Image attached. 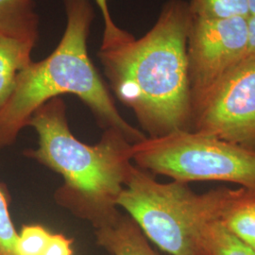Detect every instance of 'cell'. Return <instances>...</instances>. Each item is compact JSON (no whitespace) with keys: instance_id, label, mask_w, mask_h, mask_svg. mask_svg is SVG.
<instances>
[{"instance_id":"cell-1","label":"cell","mask_w":255,"mask_h":255,"mask_svg":"<svg viewBox=\"0 0 255 255\" xmlns=\"http://www.w3.org/2000/svg\"><path fill=\"white\" fill-rule=\"evenodd\" d=\"M190 23L188 5L170 0L144 36L99 51L111 88L133 111L149 137L189 129Z\"/></svg>"},{"instance_id":"cell-2","label":"cell","mask_w":255,"mask_h":255,"mask_svg":"<svg viewBox=\"0 0 255 255\" xmlns=\"http://www.w3.org/2000/svg\"><path fill=\"white\" fill-rule=\"evenodd\" d=\"M64 9L66 26L58 46L44 60L32 61L18 74L13 90L0 108V148L14 142L35 111L65 94L79 98L102 127L118 130L132 145L146 137L121 117L89 56L91 2L64 0Z\"/></svg>"},{"instance_id":"cell-3","label":"cell","mask_w":255,"mask_h":255,"mask_svg":"<svg viewBox=\"0 0 255 255\" xmlns=\"http://www.w3.org/2000/svg\"><path fill=\"white\" fill-rule=\"evenodd\" d=\"M27 126L38 134V147L26 154L60 174L64 184L56 201L95 229L119 215L118 200L132 165V144L116 129H105L101 141L87 145L70 131L61 98L34 112Z\"/></svg>"},{"instance_id":"cell-4","label":"cell","mask_w":255,"mask_h":255,"mask_svg":"<svg viewBox=\"0 0 255 255\" xmlns=\"http://www.w3.org/2000/svg\"><path fill=\"white\" fill-rule=\"evenodd\" d=\"M242 188H219L198 195L186 183H160L141 168L130 166L118 206L145 235L170 255H201V234L221 219Z\"/></svg>"},{"instance_id":"cell-5","label":"cell","mask_w":255,"mask_h":255,"mask_svg":"<svg viewBox=\"0 0 255 255\" xmlns=\"http://www.w3.org/2000/svg\"><path fill=\"white\" fill-rule=\"evenodd\" d=\"M141 168L177 182H234L255 191V151L196 130L146 137L131 146Z\"/></svg>"},{"instance_id":"cell-6","label":"cell","mask_w":255,"mask_h":255,"mask_svg":"<svg viewBox=\"0 0 255 255\" xmlns=\"http://www.w3.org/2000/svg\"><path fill=\"white\" fill-rule=\"evenodd\" d=\"M194 130L255 151V60L239 64L192 103Z\"/></svg>"},{"instance_id":"cell-7","label":"cell","mask_w":255,"mask_h":255,"mask_svg":"<svg viewBox=\"0 0 255 255\" xmlns=\"http://www.w3.org/2000/svg\"><path fill=\"white\" fill-rule=\"evenodd\" d=\"M248 42V18L191 16L187 58L192 103L245 61Z\"/></svg>"},{"instance_id":"cell-8","label":"cell","mask_w":255,"mask_h":255,"mask_svg":"<svg viewBox=\"0 0 255 255\" xmlns=\"http://www.w3.org/2000/svg\"><path fill=\"white\" fill-rule=\"evenodd\" d=\"M98 245L112 255H159L128 216L118 217L96 228Z\"/></svg>"},{"instance_id":"cell-9","label":"cell","mask_w":255,"mask_h":255,"mask_svg":"<svg viewBox=\"0 0 255 255\" xmlns=\"http://www.w3.org/2000/svg\"><path fill=\"white\" fill-rule=\"evenodd\" d=\"M0 35L38 42L35 0H0Z\"/></svg>"},{"instance_id":"cell-10","label":"cell","mask_w":255,"mask_h":255,"mask_svg":"<svg viewBox=\"0 0 255 255\" xmlns=\"http://www.w3.org/2000/svg\"><path fill=\"white\" fill-rule=\"evenodd\" d=\"M36 43L0 35V108L14 88L18 74L32 62Z\"/></svg>"},{"instance_id":"cell-11","label":"cell","mask_w":255,"mask_h":255,"mask_svg":"<svg viewBox=\"0 0 255 255\" xmlns=\"http://www.w3.org/2000/svg\"><path fill=\"white\" fill-rule=\"evenodd\" d=\"M220 221L233 235L255 251V191L242 188Z\"/></svg>"},{"instance_id":"cell-12","label":"cell","mask_w":255,"mask_h":255,"mask_svg":"<svg viewBox=\"0 0 255 255\" xmlns=\"http://www.w3.org/2000/svg\"><path fill=\"white\" fill-rule=\"evenodd\" d=\"M201 255H255V251L217 219L207 223L201 231Z\"/></svg>"},{"instance_id":"cell-13","label":"cell","mask_w":255,"mask_h":255,"mask_svg":"<svg viewBox=\"0 0 255 255\" xmlns=\"http://www.w3.org/2000/svg\"><path fill=\"white\" fill-rule=\"evenodd\" d=\"M192 17L201 18H249L248 0H190L188 4Z\"/></svg>"},{"instance_id":"cell-14","label":"cell","mask_w":255,"mask_h":255,"mask_svg":"<svg viewBox=\"0 0 255 255\" xmlns=\"http://www.w3.org/2000/svg\"><path fill=\"white\" fill-rule=\"evenodd\" d=\"M51 233L40 225H26L18 234L17 255H43Z\"/></svg>"},{"instance_id":"cell-15","label":"cell","mask_w":255,"mask_h":255,"mask_svg":"<svg viewBox=\"0 0 255 255\" xmlns=\"http://www.w3.org/2000/svg\"><path fill=\"white\" fill-rule=\"evenodd\" d=\"M8 205L7 197L0 188V255H17L18 233L9 216Z\"/></svg>"},{"instance_id":"cell-16","label":"cell","mask_w":255,"mask_h":255,"mask_svg":"<svg viewBox=\"0 0 255 255\" xmlns=\"http://www.w3.org/2000/svg\"><path fill=\"white\" fill-rule=\"evenodd\" d=\"M98 8L101 10L103 20V35L101 49L119 46L131 40L134 37L126 30L119 27L112 17L108 0H95Z\"/></svg>"},{"instance_id":"cell-17","label":"cell","mask_w":255,"mask_h":255,"mask_svg":"<svg viewBox=\"0 0 255 255\" xmlns=\"http://www.w3.org/2000/svg\"><path fill=\"white\" fill-rule=\"evenodd\" d=\"M73 241L61 235H51L43 255H73Z\"/></svg>"},{"instance_id":"cell-18","label":"cell","mask_w":255,"mask_h":255,"mask_svg":"<svg viewBox=\"0 0 255 255\" xmlns=\"http://www.w3.org/2000/svg\"><path fill=\"white\" fill-rule=\"evenodd\" d=\"M248 50L244 62L255 60V14L248 18Z\"/></svg>"},{"instance_id":"cell-19","label":"cell","mask_w":255,"mask_h":255,"mask_svg":"<svg viewBox=\"0 0 255 255\" xmlns=\"http://www.w3.org/2000/svg\"><path fill=\"white\" fill-rule=\"evenodd\" d=\"M248 4H249L251 15H254L255 14V0H248Z\"/></svg>"}]
</instances>
